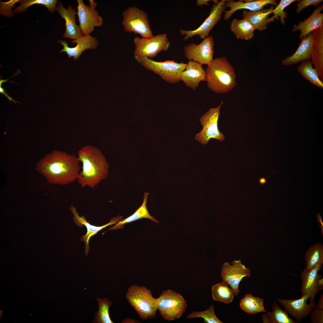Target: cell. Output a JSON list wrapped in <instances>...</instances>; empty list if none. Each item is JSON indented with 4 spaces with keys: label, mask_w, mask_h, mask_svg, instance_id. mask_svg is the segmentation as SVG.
I'll return each instance as SVG.
<instances>
[{
    "label": "cell",
    "mask_w": 323,
    "mask_h": 323,
    "mask_svg": "<svg viewBox=\"0 0 323 323\" xmlns=\"http://www.w3.org/2000/svg\"><path fill=\"white\" fill-rule=\"evenodd\" d=\"M80 162L77 156L54 150L39 160L36 169L50 184L65 185L77 180Z\"/></svg>",
    "instance_id": "cell-1"
},
{
    "label": "cell",
    "mask_w": 323,
    "mask_h": 323,
    "mask_svg": "<svg viewBox=\"0 0 323 323\" xmlns=\"http://www.w3.org/2000/svg\"><path fill=\"white\" fill-rule=\"evenodd\" d=\"M77 157L82 164L77 180L81 187L94 188L109 173V165L100 150L92 145H85L78 151Z\"/></svg>",
    "instance_id": "cell-2"
},
{
    "label": "cell",
    "mask_w": 323,
    "mask_h": 323,
    "mask_svg": "<svg viewBox=\"0 0 323 323\" xmlns=\"http://www.w3.org/2000/svg\"><path fill=\"white\" fill-rule=\"evenodd\" d=\"M205 71L208 87L216 93L228 92L237 84L234 69L225 57L213 59Z\"/></svg>",
    "instance_id": "cell-3"
},
{
    "label": "cell",
    "mask_w": 323,
    "mask_h": 323,
    "mask_svg": "<svg viewBox=\"0 0 323 323\" xmlns=\"http://www.w3.org/2000/svg\"><path fill=\"white\" fill-rule=\"evenodd\" d=\"M125 297L142 320L155 317L157 299L153 297L150 290L144 286L133 285L128 289Z\"/></svg>",
    "instance_id": "cell-4"
},
{
    "label": "cell",
    "mask_w": 323,
    "mask_h": 323,
    "mask_svg": "<svg viewBox=\"0 0 323 323\" xmlns=\"http://www.w3.org/2000/svg\"><path fill=\"white\" fill-rule=\"evenodd\" d=\"M137 62L147 69L158 75L167 82L171 83L181 80V76L185 69L187 63H178L173 60L157 62L146 57L136 60Z\"/></svg>",
    "instance_id": "cell-5"
},
{
    "label": "cell",
    "mask_w": 323,
    "mask_h": 323,
    "mask_svg": "<svg viewBox=\"0 0 323 323\" xmlns=\"http://www.w3.org/2000/svg\"><path fill=\"white\" fill-rule=\"evenodd\" d=\"M122 25L126 32L138 34L142 37L154 36L148 15L143 10L135 6H130L122 12Z\"/></svg>",
    "instance_id": "cell-6"
},
{
    "label": "cell",
    "mask_w": 323,
    "mask_h": 323,
    "mask_svg": "<svg viewBox=\"0 0 323 323\" xmlns=\"http://www.w3.org/2000/svg\"><path fill=\"white\" fill-rule=\"evenodd\" d=\"M158 310L162 317L167 321L180 318L185 312L187 303L180 293L171 290L163 291L157 298Z\"/></svg>",
    "instance_id": "cell-7"
},
{
    "label": "cell",
    "mask_w": 323,
    "mask_h": 323,
    "mask_svg": "<svg viewBox=\"0 0 323 323\" xmlns=\"http://www.w3.org/2000/svg\"><path fill=\"white\" fill-rule=\"evenodd\" d=\"M133 42L135 47L133 55L136 60L144 56L152 59L161 51L167 50L170 45L166 33L149 38L136 36Z\"/></svg>",
    "instance_id": "cell-8"
},
{
    "label": "cell",
    "mask_w": 323,
    "mask_h": 323,
    "mask_svg": "<svg viewBox=\"0 0 323 323\" xmlns=\"http://www.w3.org/2000/svg\"><path fill=\"white\" fill-rule=\"evenodd\" d=\"M223 103L222 101L217 107L210 109L199 119L203 129L196 134L195 139L203 144H207L211 139H216L220 141L225 139L224 134L220 132L218 126L220 108Z\"/></svg>",
    "instance_id": "cell-9"
},
{
    "label": "cell",
    "mask_w": 323,
    "mask_h": 323,
    "mask_svg": "<svg viewBox=\"0 0 323 323\" xmlns=\"http://www.w3.org/2000/svg\"><path fill=\"white\" fill-rule=\"evenodd\" d=\"M77 6L79 27L83 36L89 35L95 27L103 25L102 18L95 10L97 4L92 0H89L90 6L86 5L82 0H77Z\"/></svg>",
    "instance_id": "cell-10"
},
{
    "label": "cell",
    "mask_w": 323,
    "mask_h": 323,
    "mask_svg": "<svg viewBox=\"0 0 323 323\" xmlns=\"http://www.w3.org/2000/svg\"><path fill=\"white\" fill-rule=\"evenodd\" d=\"M213 1L214 4L209 16L199 27L194 30H179L180 34L185 36L183 37L184 41L195 35L199 36L202 39L209 36L210 31L220 20L221 15L226 8V0Z\"/></svg>",
    "instance_id": "cell-11"
},
{
    "label": "cell",
    "mask_w": 323,
    "mask_h": 323,
    "mask_svg": "<svg viewBox=\"0 0 323 323\" xmlns=\"http://www.w3.org/2000/svg\"><path fill=\"white\" fill-rule=\"evenodd\" d=\"M214 44L212 35L205 37L199 44H188L184 47V56L189 61L193 60L202 65H207L214 59Z\"/></svg>",
    "instance_id": "cell-12"
},
{
    "label": "cell",
    "mask_w": 323,
    "mask_h": 323,
    "mask_svg": "<svg viewBox=\"0 0 323 323\" xmlns=\"http://www.w3.org/2000/svg\"><path fill=\"white\" fill-rule=\"evenodd\" d=\"M232 265L226 262L222 265L221 271L222 279L231 287L237 295L239 292V284L243 278L250 277L251 271L242 264L240 260H234L231 262Z\"/></svg>",
    "instance_id": "cell-13"
},
{
    "label": "cell",
    "mask_w": 323,
    "mask_h": 323,
    "mask_svg": "<svg viewBox=\"0 0 323 323\" xmlns=\"http://www.w3.org/2000/svg\"><path fill=\"white\" fill-rule=\"evenodd\" d=\"M309 298V296L308 295H302L301 298L297 299L278 298L277 301L298 323L310 314L316 305L314 300L307 304V302Z\"/></svg>",
    "instance_id": "cell-14"
},
{
    "label": "cell",
    "mask_w": 323,
    "mask_h": 323,
    "mask_svg": "<svg viewBox=\"0 0 323 323\" xmlns=\"http://www.w3.org/2000/svg\"><path fill=\"white\" fill-rule=\"evenodd\" d=\"M323 259L321 260L314 268L307 269L305 268L300 273L302 281L301 292L302 295H308L310 302L314 300L316 294L323 289L318 284V279L322 278L318 272L322 266Z\"/></svg>",
    "instance_id": "cell-15"
},
{
    "label": "cell",
    "mask_w": 323,
    "mask_h": 323,
    "mask_svg": "<svg viewBox=\"0 0 323 323\" xmlns=\"http://www.w3.org/2000/svg\"><path fill=\"white\" fill-rule=\"evenodd\" d=\"M71 43L74 44L77 43L76 46L73 47H70L68 45L67 41L60 40L58 42L61 44L63 48L61 49L60 53L65 52L69 58L73 57L74 60H77L80 56L82 53L87 49L94 50L99 45V42L95 37L89 35L82 36L75 39L72 40Z\"/></svg>",
    "instance_id": "cell-16"
},
{
    "label": "cell",
    "mask_w": 323,
    "mask_h": 323,
    "mask_svg": "<svg viewBox=\"0 0 323 323\" xmlns=\"http://www.w3.org/2000/svg\"><path fill=\"white\" fill-rule=\"evenodd\" d=\"M269 4L277 6L278 3L275 0H239L237 1L226 0V7H229L230 9L224 11L223 20H228L237 10L244 9L250 11H257L263 9L265 6Z\"/></svg>",
    "instance_id": "cell-17"
},
{
    "label": "cell",
    "mask_w": 323,
    "mask_h": 323,
    "mask_svg": "<svg viewBox=\"0 0 323 323\" xmlns=\"http://www.w3.org/2000/svg\"><path fill=\"white\" fill-rule=\"evenodd\" d=\"M56 11L65 22L66 29L63 36L64 38H69L73 40L83 36L79 26L77 25L75 22V15L77 12L75 8L69 6L67 8H65L60 1L57 4Z\"/></svg>",
    "instance_id": "cell-18"
},
{
    "label": "cell",
    "mask_w": 323,
    "mask_h": 323,
    "mask_svg": "<svg viewBox=\"0 0 323 323\" xmlns=\"http://www.w3.org/2000/svg\"><path fill=\"white\" fill-rule=\"evenodd\" d=\"M314 31L301 39V42L295 52L287 57L282 61L283 65H292L300 62L311 59L314 43Z\"/></svg>",
    "instance_id": "cell-19"
},
{
    "label": "cell",
    "mask_w": 323,
    "mask_h": 323,
    "mask_svg": "<svg viewBox=\"0 0 323 323\" xmlns=\"http://www.w3.org/2000/svg\"><path fill=\"white\" fill-rule=\"evenodd\" d=\"M187 64L182 73L181 80L186 86L195 90L200 81H206L205 71L202 65L193 60L189 61Z\"/></svg>",
    "instance_id": "cell-20"
},
{
    "label": "cell",
    "mask_w": 323,
    "mask_h": 323,
    "mask_svg": "<svg viewBox=\"0 0 323 323\" xmlns=\"http://www.w3.org/2000/svg\"><path fill=\"white\" fill-rule=\"evenodd\" d=\"M69 209L72 213L73 220L75 223L80 227L84 225L87 229L86 234L83 236L81 239V240L84 241L85 243V254L86 255L88 254L89 248V241L91 237L104 228L118 222L122 218V216H118L112 219L108 223L101 226L96 227L91 225L87 222L84 216H80L76 211V208L73 205H71Z\"/></svg>",
    "instance_id": "cell-21"
},
{
    "label": "cell",
    "mask_w": 323,
    "mask_h": 323,
    "mask_svg": "<svg viewBox=\"0 0 323 323\" xmlns=\"http://www.w3.org/2000/svg\"><path fill=\"white\" fill-rule=\"evenodd\" d=\"M323 9V4L317 6L307 19L295 25L292 31H300L301 33L299 38L301 39L316 29L323 26V13H321Z\"/></svg>",
    "instance_id": "cell-22"
},
{
    "label": "cell",
    "mask_w": 323,
    "mask_h": 323,
    "mask_svg": "<svg viewBox=\"0 0 323 323\" xmlns=\"http://www.w3.org/2000/svg\"><path fill=\"white\" fill-rule=\"evenodd\" d=\"M314 43L312 62L320 79L323 80V26L314 31Z\"/></svg>",
    "instance_id": "cell-23"
},
{
    "label": "cell",
    "mask_w": 323,
    "mask_h": 323,
    "mask_svg": "<svg viewBox=\"0 0 323 323\" xmlns=\"http://www.w3.org/2000/svg\"><path fill=\"white\" fill-rule=\"evenodd\" d=\"M274 8V6H272L269 8L255 11L245 10L243 12L242 16L243 19L248 20L255 29L262 31L267 28L269 16L272 13Z\"/></svg>",
    "instance_id": "cell-24"
},
{
    "label": "cell",
    "mask_w": 323,
    "mask_h": 323,
    "mask_svg": "<svg viewBox=\"0 0 323 323\" xmlns=\"http://www.w3.org/2000/svg\"><path fill=\"white\" fill-rule=\"evenodd\" d=\"M230 28L237 39L245 40H250L253 37L255 30L248 20L244 19H233Z\"/></svg>",
    "instance_id": "cell-25"
},
{
    "label": "cell",
    "mask_w": 323,
    "mask_h": 323,
    "mask_svg": "<svg viewBox=\"0 0 323 323\" xmlns=\"http://www.w3.org/2000/svg\"><path fill=\"white\" fill-rule=\"evenodd\" d=\"M272 312H266L261 315L263 323H298L289 317L286 310H283L278 305L276 301L272 305Z\"/></svg>",
    "instance_id": "cell-26"
},
{
    "label": "cell",
    "mask_w": 323,
    "mask_h": 323,
    "mask_svg": "<svg viewBox=\"0 0 323 323\" xmlns=\"http://www.w3.org/2000/svg\"><path fill=\"white\" fill-rule=\"evenodd\" d=\"M149 193H144L143 201L142 205L132 215L125 219L119 221L117 223L109 229L113 230L122 228V226L128 223L142 218H147L158 223V221L149 214L147 207V202Z\"/></svg>",
    "instance_id": "cell-27"
},
{
    "label": "cell",
    "mask_w": 323,
    "mask_h": 323,
    "mask_svg": "<svg viewBox=\"0 0 323 323\" xmlns=\"http://www.w3.org/2000/svg\"><path fill=\"white\" fill-rule=\"evenodd\" d=\"M263 299L251 294H246L241 300L240 306L242 310L250 314L266 312L263 306Z\"/></svg>",
    "instance_id": "cell-28"
},
{
    "label": "cell",
    "mask_w": 323,
    "mask_h": 323,
    "mask_svg": "<svg viewBox=\"0 0 323 323\" xmlns=\"http://www.w3.org/2000/svg\"><path fill=\"white\" fill-rule=\"evenodd\" d=\"M228 285L223 280L220 283L213 285L211 288L213 299L227 304L231 303L234 298V293Z\"/></svg>",
    "instance_id": "cell-29"
},
{
    "label": "cell",
    "mask_w": 323,
    "mask_h": 323,
    "mask_svg": "<svg viewBox=\"0 0 323 323\" xmlns=\"http://www.w3.org/2000/svg\"><path fill=\"white\" fill-rule=\"evenodd\" d=\"M297 67V70L301 76L313 85L321 88H323L322 81L320 78L318 73L312 65L310 60L302 61Z\"/></svg>",
    "instance_id": "cell-30"
},
{
    "label": "cell",
    "mask_w": 323,
    "mask_h": 323,
    "mask_svg": "<svg viewBox=\"0 0 323 323\" xmlns=\"http://www.w3.org/2000/svg\"><path fill=\"white\" fill-rule=\"evenodd\" d=\"M304 259L307 269L316 266L323 259V246L321 243H316L311 246L306 251Z\"/></svg>",
    "instance_id": "cell-31"
},
{
    "label": "cell",
    "mask_w": 323,
    "mask_h": 323,
    "mask_svg": "<svg viewBox=\"0 0 323 323\" xmlns=\"http://www.w3.org/2000/svg\"><path fill=\"white\" fill-rule=\"evenodd\" d=\"M99 305V310L95 315L94 322L97 323H113L109 313V308L112 302L106 298H97Z\"/></svg>",
    "instance_id": "cell-32"
},
{
    "label": "cell",
    "mask_w": 323,
    "mask_h": 323,
    "mask_svg": "<svg viewBox=\"0 0 323 323\" xmlns=\"http://www.w3.org/2000/svg\"><path fill=\"white\" fill-rule=\"evenodd\" d=\"M58 1L57 0H20V5L13 11L17 13L25 11L29 7L35 4L43 5L45 6L51 13L56 10Z\"/></svg>",
    "instance_id": "cell-33"
},
{
    "label": "cell",
    "mask_w": 323,
    "mask_h": 323,
    "mask_svg": "<svg viewBox=\"0 0 323 323\" xmlns=\"http://www.w3.org/2000/svg\"><path fill=\"white\" fill-rule=\"evenodd\" d=\"M187 318L191 319L195 318L200 317L204 319L205 323H223L216 316L214 311V306L211 305L209 308L202 311L197 312L194 311L186 317Z\"/></svg>",
    "instance_id": "cell-34"
},
{
    "label": "cell",
    "mask_w": 323,
    "mask_h": 323,
    "mask_svg": "<svg viewBox=\"0 0 323 323\" xmlns=\"http://www.w3.org/2000/svg\"><path fill=\"white\" fill-rule=\"evenodd\" d=\"M299 1L296 0H281L279 4H278L276 7L272 11V13H274L273 16L268 18L267 23L274 22L275 19H278V17L280 18V22L282 25H284L285 23V19L287 17V13L284 11L285 9L293 2Z\"/></svg>",
    "instance_id": "cell-35"
},
{
    "label": "cell",
    "mask_w": 323,
    "mask_h": 323,
    "mask_svg": "<svg viewBox=\"0 0 323 323\" xmlns=\"http://www.w3.org/2000/svg\"><path fill=\"white\" fill-rule=\"evenodd\" d=\"M310 313L312 323H323V294H322L317 304Z\"/></svg>",
    "instance_id": "cell-36"
},
{
    "label": "cell",
    "mask_w": 323,
    "mask_h": 323,
    "mask_svg": "<svg viewBox=\"0 0 323 323\" xmlns=\"http://www.w3.org/2000/svg\"><path fill=\"white\" fill-rule=\"evenodd\" d=\"M19 0H10L7 2L0 1V11L1 15L11 17L14 13L11 9L14 7V4L19 1Z\"/></svg>",
    "instance_id": "cell-37"
},
{
    "label": "cell",
    "mask_w": 323,
    "mask_h": 323,
    "mask_svg": "<svg viewBox=\"0 0 323 323\" xmlns=\"http://www.w3.org/2000/svg\"><path fill=\"white\" fill-rule=\"evenodd\" d=\"M322 0H303L297 4V8L295 10L296 13H299L305 8L311 5L316 6L321 3Z\"/></svg>",
    "instance_id": "cell-38"
},
{
    "label": "cell",
    "mask_w": 323,
    "mask_h": 323,
    "mask_svg": "<svg viewBox=\"0 0 323 323\" xmlns=\"http://www.w3.org/2000/svg\"><path fill=\"white\" fill-rule=\"evenodd\" d=\"M2 83H0V92L1 94H3L6 97L9 99V101H13L14 103L18 102L14 100L11 97H10L6 92L5 91L3 88L1 87V85Z\"/></svg>",
    "instance_id": "cell-39"
},
{
    "label": "cell",
    "mask_w": 323,
    "mask_h": 323,
    "mask_svg": "<svg viewBox=\"0 0 323 323\" xmlns=\"http://www.w3.org/2000/svg\"><path fill=\"white\" fill-rule=\"evenodd\" d=\"M210 1H211V0H198L196 2V4L199 6H201L203 5H208L209 4L208 2Z\"/></svg>",
    "instance_id": "cell-40"
},
{
    "label": "cell",
    "mask_w": 323,
    "mask_h": 323,
    "mask_svg": "<svg viewBox=\"0 0 323 323\" xmlns=\"http://www.w3.org/2000/svg\"><path fill=\"white\" fill-rule=\"evenodd\" d=\"M139 321L136 320H134L132 319L126 318L122 322V323H140Z\"/></svg>",
    "instance_id": "cell-41"
},
{
    "label": "cell",
    "mask_w": 323,
    "mask_h": 323,
    "mask_svg": "<svg viewBox=\"0 0 323 323\" xmlns=\"http://www.w3.org/2000/svg\"><path fill=\"white\" fill-rule=\"evenodd\" d=\"M265 179L263 178H262L260 180V182L261 183H264L265 182Z\"/></svg>",
    "instance_id": "cell-42"
}]
</instances>
